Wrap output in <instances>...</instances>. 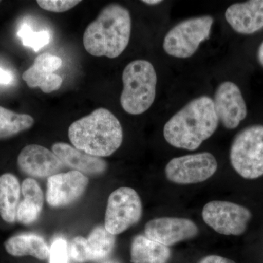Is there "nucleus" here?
I'll return each instance as SVG.
<instances>
[{
  "label": "nucleus",
  "mask_w": 263,
  "mask_h": 263,
  "mask_svg": "<svg viewBox=\"0 0 263 263\" xmlns=\"http://www.w3.org/2000/svg\"><path fill=\"white\" fill-rule=\"evenodd\" d=\"M219 122L212 99L209 96L199 97L165 123L164 138L175 148L195 150L214 135Z\"/></svg>",
  "instance_id": "f257e3e1"
},
{
  "label": "nucleus",
  "mask_w": 263,
  "mask_h": 263,
  "mask_svg": "<svg viewBox=\"0 0 263 263\" xmlns=\"http://www.w3.org/2000/svg\"><path fill=\"white\" fill-rule=\"evenodd\" d=\"M131 29L129 10L117 3L107 5L85 30V49L94 57L117 58L127 48Z\"/></svg>",
  "instance_id": "f03ea898"
},
{
  "label": "nucleus",
  "mask_w": 263,
  "mask_h": 263,
  "mask_svg": "<svg viewBox=\"0 0 263 263\" xmlns=\"http://www.w3.org/2000/svg\"><path fill=\"white\" fill-rule=\"evenodd\" d=\"M68 137L77 149L101 158L113 155L120 148L124 133L114 114L100 108L71 124Z\"/></svg>",
  "instance_id": "7ed1b4c3"
},
{
  "label": "nucleus",
  "mask_w": 263,
  "mask_h": 263,
  "mask_svg": "<svg viewBox=\"0 0 263 263\" xmlns=\"http://www.w3.org/2000/svg\"><path fill=\"white\" fill-rule=\"evenodd\" d=\"M121 106L126 113L140 115L153 105L157 93V76L155 67L147 60L128 64L122 73Z\"/></svg>",
  "instance_id": "20e7f679"
},
{
  "label": "nucleus",
  "mask_w": 263,
  "mask_h": 263,
  "mask_svg": "<svg viewBox=\"0 0 263 263\" xmlns=\"http://www.w3.org/2000/svg\"><path fill=\"white\" fill-rule=\"evenodd\" d=\"M230 160L243 179L263 176V125L249 126L236 135L230 147Z\"/></svg>",
  "instance_id": "39448f33"
},
{
  "label": "nucleus",
  "mask_w": 263,
  "mask_h": 263,
  "mask_svg": "<svg viewBox=\"0 0 263 263\" xmlns=\"http://www.w3.org/2000/svg\"><path fill=\"white\" fill-rule=\"evenodd\" d=\"M214 22V18L209 15L179 22L164 36L162 44L164 52L178 59L193 57L201 43L210 37Z\"/></svg>",
  "instance_id": "423d86ee"
},
{
  "label": "nucleus",
  "mask_w": 263,
  "mask_h": 263,
  "mask_svg": "<svg viewBox=\"0 0 263 263\" xmlns=\"http://www.w3.org/2000/svg\"><path fill=\"white\" fill-rule=\"evenodd\" d=\"M142 214L141 199L136 190L119 188L108 197L104 227L111 234L119 235L141 220Z\"/></svg>",
  "instance_id": "0eeeda50"
},
{
  "label": "nucleus",
  "mask_w": 263,
  "mask_h": 263,
  "mask_svg": "<svg viewBox=\"0 0 263 263\" xmlns=\"http://www.w3.org/2000/svg\"><path fill=\"white\" fill-rule=\"evenodd\" d=\"M202 216L204 222L219 234L240 235L247 230L252 214L235 202L214 200L205 204Z\"/></svg>",
  "instance_id": "6e6552de"
},
{
  "label": "nucleus",
  "mask_w": 263,
  "mask_h": 263,
  "mask_svg": "<svg viewBox=\"0 0 263 263\" xmlns=\"http://www.w3.org/2000/svg\"><path fill=\"white\" fill-rule=\"evenodd\" d=\"M215 157L209 152L175 157L164 169L168 181L177 184H195L210 179L217 171Z\"/></svg>",
  "instance_id": "1a4fd4ad"
},
{
  "label": "nucleus",
  "mask_w": 263,
  "mask_h": 263,
  "mask_svg": "<svg viewBox=\"0 0 263 263\" xmlns=\"http://www.w3.org/2000/svg\"><path fill=\"white\" fill-rule=\"evenodd\" d=\"M116 235L109 233L105 227L98 226L87 238L78 236L69 246L70 257L74 262H100L108 258L116 247Z\"/></svg>",
  "instance_id": "9d476101"
},
{
  "label": "nucleus",
  "mask_w": 263,
  "mask_h": 263,
  "mask_svg": "<svg viewBox=\"0 0 263 263\" xmlns=\"http://www.w3.org/2000/svg\"><path fill=\"white\" fill-rule=\"evenodd\" d=\"M212 100L219 122L226 129H235L247 117V104L241 91L235 83H221Z\"/></svg>",
  "instance_id": "9b49d317"
},
{
  "label": "nucleus",
  "mask_w": 263,
  "mask_h": 263,
  "mask_svg": "<svg viewBox=\"0 0 263 263\" xmlns=\"http://www.w3.org/2000/svg\"><path fill=\"white\" fill-rule=\"evenodd\" d=\"M87 176L76 171L60 173L48 178L46 201L50 206H68L79 200L86 192Z\"/></svg>",
  "instance_id": "f8f14e48"
},
{
  "label": "nucleus",
  "mask_w": 263,
  "mask_h": 263,
  "mask_svg": "<svg viewBox=\"0 0 263 263\" xmlns=\"http://www.w3.org/2000/svg\"><path fill=\"white\" fill-rule=\"evenodd\" d=\"M144 232L147 238L170 247L195 238L199 230L197 224L189 219L160 217L148 221Z\"/></svg>",
  "instance_id": "ddd939ff"
},
{
  "label": "nucleus",
  "mask_w": 263,
  "mask_h": 263,
  "mask_svg": "<svg viewBox=\"0 0 263 263\" xmlns=\"http://www.w3.org/2000/svg\"><path fill=\"white\" fill-rule=\"evenodd\" d=\"M17 164L24 174L40 179L60 174L65 167L52 151L37 144L24 147L19 153Z\"/></svg>",
  "instance_id": "4468645a"
},
{
  "label": "nucleus",
  "mask_w": 263,
  "mask_h": 263,
  "mask_svg": "<svg viewBox=\"0 0 263 263\" xmlns=\"http://www.w3.org/2000/svg\"><path fill=\"white\" fill-rule=\"evenodd\" d=\"M227 22L241 34H252L263 29V0L235 3L226 10Z\"/></svg>",
  "instance_id": "2eb2a0df"
},
{
  "label": "nucleus",
  "mask_w": 263,
  "mask_h": 263,
  "mask_svg": "<svg viewBox=\"0 0 263 263\" xmlns=\"http://www.w3.org/2000/svg\"><path fill=\"white\" fill-rule=\"evenodd\" d=\"M52 152L65 166L85 176H100L108 169V164L103 159L87 155L68 143H54L52 146Z\"/></svg>",
  "instance_id": "dca6fc26"
},
{
  "label": "nucleus",
  "mask_w": 263,
  "mask_h": 263,
  "mask_svg": "<svg viewBox=\"0 0 263 263\" xmlns=\"http://www.w3.org/2000/svg\"><path fill=\"white\" fill-rule=\"evenodd\" d=\"M5 250L13 257L31 256L40 260L49 258L50 248L46 240L35 233H23L10 237L4 243Z\"/></svg>",
  "instance_id": "f3484780"
},
{
  "label": "nucleus",
  "mask_w": 263,
  "mask_h": 263,
  "mask_svg": "<svg viewBox=\"0 0 263 263\" xmlns=\"http://www.w3.org/2000/svg\"><path fill=\"white\" fill-rule=\"evenodd\" d=\"M171 256L170 247L151 240L146 235H136L132 241V263H168Z\"/></svg>",
  "instance_id": "a211bd4d"
},
{
  "label": "nucleus",
  "mask_w": 263,
  "mask_h": 263,
  "mask_svg": "<svg viewBox=\"0 0 263 263\" xmlns=\"http://www.w3.org/2000/svg\"><path fill=\"white\" fill-rule=\"evenodd\" d=\"M21 193L22 186L16 176L9 173L0 176V216L5 222L16 221Z\"/></svg>",
  "instance_id": "6ab92c4d"
},
{
  "label": "nucleus",
  "mask_w": 263,
  "mask_h": 263,
  "mask_svg": "<svg viewBox=\"0 0 263 263\" xmlns=\"http://www.w3.org/2000/svg\"><path fill=\"white\" fill-rule=\"evenodd\" d=\"M30 115L18 114L0 106V140L7 139L30 129L34 124Z\"/></svg>",
  "instance_id": "aec40b11"
},
{
  "label": "nucleus",
  "mask_w": 263,
  "mask_h": 263,
  "mask_svg": "<svg viewBox=\"0 0 263 263\" xmlns=\"http://www.w3.org/2000/svg\"><path fill=\"white\" fill-rule=\"evenodd\" d=\"M22 79L29 88H41L46 94L60 89L63 82L61 76L43 72L32 65L24 72Z\"/></svg>",
  "instance_id": "412c9836"
},
{
  "label": "nucleus",
  "mask_w": 263,
  "mask_h": 263,
  "mask_svg": "<svg viewBox=\"0 0 263 263\" xmlns=\"http://www.w3.org/2000/svg\"><path fill=\"white\" fill-rule=\"evenodd\" d=\"M24 46L32 48L37 52L49 43L50 34L46 31L34 32L28 24H24L17 32Z\"/></svg>",
  "instance_id": "4be33fe9"
},
{
  "label": "nucleus",
  "mask_w": 263,
  "mask_h": 263,
  "mask_svg": "<svg viewBox=\"0 0 263 263\" xmlns=\"http://www.w3.org/2000/svg\"><path fill=\"white\" fill-rule=\"evenodd\" d=\"M22 194L24 200L42 211L44 205V195L37 181L32 178H27L22 184Z\"/></svg>",
  "instance_id": "5701e85b"
},
{
  "label": "nucleus",
  "mask_w": 263,
  "mask_h": 263,
  "mask_svg": "<svg viewBox=\"0 0 263 263\" xmlns=\"http://www.w3.org/2000/svg\"><path fill=\"white\" fill-rule=\"evenodd\" d=\"M70 258L69 246L62 237H57L53 240L50 248V263H68Z\"/></svg>",
  "instance_id": "b1692460"
},
{
  "label": "nucleus",
  "mask_w": 263,
  "mask_h": 263,
  "mask_svg": "<svg viewBox=\"0 0 263 263\" xmlns=\"http://www.w3.org/2000/svg\"><path fill=\"white\" fill-rule=\"evenodd\" d=\"M41 212L42 211L39 210L37 207L23 200L18 205L16 221L21 224L29 226L37 220Z\"/></svg>",
  "instance_id": "393cba45"
},
{
  "label": "nucleus",
  "mask_w": 263,
  "mask_h": 263,
  "mask_svg": "<svg viewBox=\"0 0 263 263\" xmlns=\"http://www.w3.org/2000/svg\"><path fill=\"white\" fill-rule=\"evenodd\" d=\"M62 65V61L60 57L44 53L34 59L32 66L43 72L53 73L54 71L61 67Z\"/></svg>",
  "instance_id": "a878e982"
},
{
  "label": "nucleus",
  "mask_w": 263,
  "mask_h": 263,
  "mask_svg": "<svg viewBox=\"0 0 263 263\" xmlns=\"http://www.w3.org/2000/svg\"><path fill=\"white\" fill-rule=\"evenodd\" d=\"M37 5L42 9L53 13H64L72 9L81 1L76 0H38Z\"/></svg>",
  "instance_id": "bb28decb"
},
{
  "label": "nucleus",
  "mask_w": 263,
  "mask_h": 263,
  "mask_svg": "<svg viewBox=\"0 0 263 263\" xmlns=\"http://www.w3.org/2000/svg\"><path fill=\"white\" fill-rule=\"evenodd\" d=\"M198 263H236L226 257L219 255H208L200 259Z\"/></svg>",
  "instance_id": "cd10ccee"
},
{
  "label": "nucleus",
  "mask_w": 263,
  "mask_h": 263,
  "mask_svg": "<svg viewBox=\"0 0 263 263\" xmlns=\"http://www.w3.org/2000/svg\"><path fill=\"white\" fill-rule=\"evenodd\" d=\"M13 80H14V78H13L12 72L0 67V84H10L13 82Z\"/></svg>",
  "instance_id": "c85d7f7f"
},
{
  "label": "nucleus",
  "mask_w": 263,
  "mask_h": 263,
  "mask_svg": "<svg viewBox=\"0 0 263 263\" xmlns=\"http://www.w3.org/2000/svg\"><path fill=\"white\" fill-rule=\"evenodd\" d=\"M257 60L259 63L263 67V42L261 43L257 51Z\"/></svg>",
  "instance_id": "c756f323"
},
{
  "label": "nucleus",
  "mask_w": 263,
  "mask_h": 263,
  "mask_svg": "<svg viewBox=\"0 0 263 263\" xmlns=\"http://www.w3.org/2000/svg\"><path fill=\"white\" fill-rule=\"evenodd\" d=\"M142 3L148 5H156L160 4L162 3V1H160V0H144V1H142Z\"/></svg>",
  "instance_id": "7c9ffc66"
},
{
  "label": "nucleus",
  "mask_w": 263,
  "mask_h": 263,
  "mask_svg": "<svg viewBox=\"0 0 263 263\" xmlns=\"http://www.w3.org/2000/svg\"><path fill=\"white\" fill-rule=\"evenodd\" d=\"M98 263H119V262H117V261L115 260H111V259H104V260L100 261V262H98Z\"/></svg>",
  "instance_id": "2f4dec72"
}]
</instances>
